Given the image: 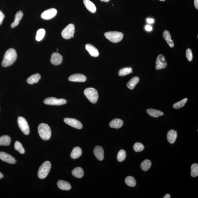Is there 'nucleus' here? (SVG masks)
<instances>
[{"label": "nucleus", "instance_id": "obj_8", "mask_svg": "<svg viewBox=\"0 0 198 198\" xmlns=\"http://www.w3.org/2000/svg\"><path fill=\"white\" fill-rule=\"evenodd\" d=\"M67 101L64 99H57L54 97L47 98L44 101V104L51 105H62L67 103Z\"/></svg>", "mask_w": 198, "mask_h": 198}, {"label": "nucleus", "instance_id": "obj_10", "mask_svg": "<svg viewBox=\"0 0 198 198\" xmlns=\"http://www.w3.org/2000/svg\"><path fill=\"white\" fill-rule=\"evenodd\" d=\"M64 122L67 125L73 128L81 129L83 128V125L81 122L76 119L66 118L64 119Z\"/></svg>", "mask_w": 198, "mask_h": 198}, {"label": "nucleus", "instance_id": "obj_9", "mask_svg": "<svg viewBox=\"0 0 198 198\" xmlns=\"http://www.w3.org/2000/svg\"><path fill=\"white\" fill-rule=\"evenodd\" d=\"M167 64L166 60L163 55H159L157 58L156 62V70H160L166 67Z\"/></svg>", "mask_w": 198, "mask_h": 198}, {"label": "nucleus", "instance_id": "obj_19", "mask_svg": "<svg viewBox=\"0 0 198 198\" xmlns=\"http://www.w3.org/2000/svg\"><path fill=\"white\" fill-rule=\"evenodd\" d=\"M58 187L64 191H69L71 188V186L70 183L63 180H59L57 182Z\"/></svg>", "mask_w": 198, "mask_h": 198}, {"label": "nucleus", "instance_id": "obj_7", "mask_svg": "<svg viewBox=\"0 0 198 198\" xmlns=\"http://www.w3.org/2000/svg\"><path fill=\"white\" fill-rule=\"evenodd\" d=\"M18 124L19 128L24 134L28 135L30 133V128L25 118L22 117H19L18 118Z\"/></svg>", "mask_w": 198, "mask_h": 198}, {"label": "nucleus", "instance_id": "obj_27", "mask_svg": "<svg viewBox=\"0 0 198 198\" xmlns=\"http://www.w3.org/2000/svg\"><path fill=\"white\" fill-rule=\"evenodd\" d=\"M72 174L75 177L79 178H82L84 175L83 170L81 167H76L72 171Z\"/></svg>", "mask_w": 198, "mask_h": 198}, {"label": "nucleus", "instance_id": "obj_30", "mask_svg": "<svg viewBox=\"0 0 198 198\" xmlns=\"http://www.w3.org/2000/svg\"><path fill=\"white\" fill-rule=\"evenodd\" d=\"M125 183L128 186L133 187L136 186V180L133 176H127L125 179Z\"/></svg>", "mask_w": 198, "mask_h": 198}, {"label": "nucleus", "instance_id": "obj_11", "mask_svg": "<svg viewBox=\"0 0 198 198\" xmlns=\"http://www.w3.org/2000/svg\"><path fill=\"white\" fill-rule=\"evenodd\" d=\"M57 12V10L55 8L47 10L42 13L41 16L42 18L44 20H50L55 16Z\"/></svg>", "mask_w": 198, "mask_h": 198}, {"label": "nucleus", "instance_id": "obj_38", "mask_svg": "<svg viewBox=\"0 0 198 198\" xmlns=\"http://www.w3.org/2000/svg\"><path fill=\"white\" fill-rule=\"evenodd\" d=\"M186 55L188 60L189 61V62H191V61L192 60L193 55L192 51H191V49H189V48H188V49L186 50Z\"/></svg>", "mask_w": 198, "mask_h": 198}, {"label": "nucleus", "instance_id": "obj_18", "mask_svg": "<svg viewBox=\"0 0 198 198\" xmlns=\"http://www.w3.org/2000/svg\"><path fill=\"white\" fill-rule=\"evenodd\" d=\"M163 37L164 39L166 41L167 44L170 47L173 48L174 46V41L171 39V35L168 30H165L163 32Z\"/></svg>", "mask_w": 198, "mask_h": 198}, {"label": "nucleus", "instance_id": "obj_24", "mask_svg": "<svg viewBox=\"0 0 198 198\" xmlns=\"http://www.w3.org/2000/svg\"><path fill=\"white\" fill-rule=\"evenodd\" d=\"M41 78V76L39 73H36L31 76L27 79V82L29 84L37 83Z\"/></svg>", "mask_w": 198, "mask_h": 198}, {"label": "nucleus", "instance_id": "obj_33", "mask_svg": "<svg viewBox=\"0 0 198 198\" xmlns=\"http://www.w3.org/2000/svg\"><path fill=\"white\" fill-rule=\"evenodd\" d=\"M126 157V152L124 150H121L118 153L117 156L119 162H122L125 160Z\"/></svg>", "mask_w": 198, "mask_h": 198}, {"label": "nucleus", "instance_id": "obj_31", "mask_svg": "<svg viewBox=\"0 0 198 198\" xmlns=\"http://www.w3.org/2000/svg\"><path fill=\"white\" fill-rule=\"evenodd\" d=\"M133 72L132 68L131 67H125L120 70L119 75L120 76H125Z\"/></svg>", "mask_w": 198, "mask_h": 198}, {"label": "nucleus", "instance_id": "obj_28", "mask_svg": "<svg viewBox=\"0 0 198 198\" xmlns=\"http://www.w3.org/2000/svg\"><path fill=\"white\" fill-rule=\"evenodd\" d=\"M11 138L8 136H4L0 137V145L7 146L11 143Z\"/></svg>", "mask_w": 198, "mask_h": 198}, {"label": "nucleus", "instance_id": "obj_1", "mask_svg": "<svg viewBox=\"0 0 198 198\" xmlns=\"http://www.w3.org/2000/svg\"><path fill=\"white\" fill-rule=\"evenodd\" d=\"M17 54L16 51L12 48H10L6 51L4 55L2 62L3 67H6L12 65L16 60Z\"/></svg>", "mask_w": 198, "mask_h": 198}, {"label": "nucleus", "instance_id": "obj_17", "mask_svg": "<svg viewBox=\"0 0 198 198\" xmlns=\"http://www.w3.org/2000/svg\"><path fill=\"white\" fill-rule=\"evenodd\" d=\"M177 137V131L174 130H171L167 134V139L168 142L173 144L175 142Z\"/></svg>", "mask_w": 198, "mask_h": 198}, {"label": "nucleus", "instance_id": "obj_45", "mask_svg": "<svg viewBox=\"0 0 198 198\" xmlns=\"http://www.w3.org/2000/svg\"><path fill=\"white\" fill-rule=\"evenodd\" d=\"M100 1H104V2H108V1H109L110 0H100Z\"/></svg>", "mask_w": 198, "mask_h": 198}, {"label": "nucleus", "instance_id": "obj_32", "mask_svg": "<svg viewBox=\"0 0 198 198\" xmlns=\"http://www.w3.org/2000/svg\"><path fill=\"white\" fill-rule=\"evenodd\" d=\"M45 34V30L44 29H40L38 30L36 33V41H41L44 37Z\"/></svg>", "mask_w": 198, "mask_h": 198}, {"label": "nucleus", "instance_id": "obj_25", "mask_svg": "<svg viewBox=\"0 0 198 198\" xmlns=\"http://www.w3.org/2000/svg\"><path fill=\"white\" fill-rule=\"evenodd\" d=\"M139 79L137 76L133 77L131 79L128 81L127 84V86L129 89L133 90L135 88L136 85L139 83Z\"/></svg>", "mask_w": 198, "mask_h": 198}, {"label": "nucleus", "instance_id": "obj_43", "mask_svg": "<svg viewBox=\"0 0 198 198\" xmlns=\"http://www.w3.org/2000/svg\"><path fill=\"white\" fill-rule=\"evenodd\" d=\"M164 198H170L171 196L170 194H165V196H164Z\"/></svg>", "mask_w": 198, "mask_h": 198}, {"label": "nucleus", "instance_id": "obj_40", "mask_svg": "<svg viewBox=\"0 0 198 198\" xmlns=\"http://www.w3.org/2000/svg\"><path fill=\"white\" fill-rule=\"evenodd\" d=\"M145 29L146 30L148 31H151L152 30V27L151 26L147 25L146 26Z\"/></svg>", "mask_w": 198, "mask_h": 198}, {"label": "nucleus", "instance_id": "obj_6", "mask_svg": "<svg viewBox=\"0 0 198 198\" xmlns=\"http://www.w3.org/2000/svg\"><path fill=\"white\" fill-rule=\"evenodd\" d=\"M75 32L74 25L72 24H70L62 30V36L65 39H70L72 37L74 38L73 35Z\"/></svg>", "mask_w": 198, "mask_h": 198}, {"label": "nucleus", "instance_id": "obj_3", "mask_svg": "<svg viewBox=\"0 0 198 198\" xmlns=\"http://www.w3.org/2000/svg\"><path fill=\"white\" fill-rule=\"evenodd\" d=\"M105 36L113 43H117L121 41L123 39L124 34L121 32L118 31H109L104 33Z\"/></svg>", "mask_w": 198, "mask_h": 198}, {"label": "nucleus", "instance_id": "obj_22", "mask_svg": "<svg viewBox=\"0 0 198 198\" xmlns=\"http://www.w3.org/2000/svg\"><path fill=\"white\" fill-rule=\"evenodd\" d=\"M146 112L151 117H155V118H157L160 116L164 115L163 113L161 111L152 108L147 109Z\"/></svg>", "mask_w": 198, "mask_h": 198}, {"label": "nucleus", "instance_id": "obj_2", "mask_svg": "<svg viewBox=\"0 0 198 198\" xmlns=\"http://www.w3.org/2000/svg\"><path fill=\"white\" fill-rule=\"evenodd\" d=\"M38 133L42 139L47 141L50 138L51 131L50 128L47 124L41 123L38 128Z\"/></svg>", "mask_w": 198, "mask_h": 198}, {"label": "nucleus", "instance_id": "obj_39", "mask_svg": "<svg viewBox=\"0 0 198 198\" xmlns=\"http://www.w3.org/2000/svg\"><path fill=\"white\" fill-rule=\"evenodd\" d=\"M5 15L1 10H0V25L2 23L3 21L4 20Z\"/></svg>", "mask_w": 198, "mask_h": 198}, {"label": "nucleus", "instance_id": "obj_21", "mask_svg": "<svg viewBox=\"0 0 198 198\" xmlns=\"http://www.w3.org/2000/svg\"><path fill=\"white\" fill-rule=\"evenodd\" d=\"M83 3L87 9L90 12L92 13L96 12V8L94 3L90 0H84Z\"/></svg>", "mask_w": 198, "mask_h": 198}, {"label": "nucleus", "instance_id": "obj_5", "mask_svg": "<svg viewBox=\"0 0 198 198\" xmlns=\"http://www.w3.org/2000/svg\"><path fill=\"white\" fill-rule=\"evenodd\" d=\"M84 94L90 102L93 104L97 102L99 99L98 91L93 88H88L84 90Z\"/></svg>", "mask_w": 198, "mask_h": 198}, {"label": "nucleus", "instance_id": "obj_23", "mask_svg": "<svg viewBox=\"0 0 198 198\" xmlns=\"http://www.w3.org/2000/svg\"><path fill=\"white\" fill-rule=\"evenodd\" d=\"M23 13L22 11H19L16 14L15 17V19L14 22L11 24V26L12 28H14L18 25L20 21L23 17Z\"/></svg>", "mask_w": 198, "mask_h": 198}, {"label": "nucleus", "instance_id": "obj_34", "mask_svg": "<svg viewBox=\"0 0 198 198\" xmlns=\"http://www.w3.org/2000/svg\"><path fill=\"white\" fill-rule=\"evenodd\" d=\"M188 101V99H182L181 101L174 104L173 105V107L174 108L179 109L183 107L185 105L187 101Z\"/></svg>", "mask_w": 198, "mask_h": 198}, {"label": "nucleus", "instance_id": "obj_4", "mask_svg": "<svg viewBox=\"0 0 198 198\" xmlns=\"http://www.w3.org/2000/svg\"><path fill=\"white\" fill-rule=\"evenodd\" d=\"M51 164L49 161H46L42 164L38 171V177L43 179L46 177L51 168Z\"/></svg>", "mask_w": 198, "mask_h": 198}, {"label": "nucleus", "instance_id": "obj_29", "mask_svg": "<svg viewBox=\"0 0 198 198\" xmlns=\"http://www.w3.org/2000/svg\"><path fill=\"white\" fill-rule=\"evenodd\" d=\"M152 165V162L149 160H145L143 161L141 164V167L142 170L146 171L150 168Z\"/></svg>", "mask_w": 198, "mask_h": 198}, {"label": "nucleus", "instance_id": "obj_46", "mask_svg": "<svg viewBox=\"0 0 198 198\" xmlns=\"http://www.w3.org/2000/svg\"><path fill=\"white\" fill-rule=\"evenodd\" d=\"M160 1H165V0H159Z\"/></svg>", "mask_w": 198, "mask_h": 198}, {"label": "nucleus", "instance_id": "obj_42", "mask_svg": "<svg viewBox=\"0 0 198 198\" xmlns=\"http://www.w3.org/2000/svg\"><path fill=\"white\" fill-rule=\"evenodd\" d=\"M148 23L149 24H152L154 22V20L152 19H148L147 20Z\"/></svg>", "mask_w": 198, "mask_h": 198}, {"label": "nucleus", "instance_id": "obj_41", "mask_svg": "<svg viewBox=\"0 0 198 198\" xmlns=\"http://www.w3.org/2000/svg\"><path fill=\"white\" fill-rule=\"evenodd\" d=\"M194 4L195 7L197 10L198 9V0H194Z\"/></svg>", "mask_w": 198, "mask_h": 198}, {"label": "nucleus", "instance_id": "obj_14", "mask_svg": "<svg viewBox=\"0 0 198 198\" xmlns=\"http://www.w3.org/2000/svg\"><path fill=\"white\" fill-rule=\"evenodd\" d=\"M63 57L58 53H54L51 56L50 62L54 65H60L62 62Z\"/></svg>", "mask_w": 198, "mask_h": 198}, {"label": "nucleus", "instance_id": "obj_44", "mask_svg": "<svg viewBox=\"0 0 198 198\" xmlns=\"http://www.w3.org/2000/svg\"><path fill=\"white\" fill-rule=\"evenodd\" d=\"M3 177H4V175H3L2 173L0 172V179H1V178H2Z\"/></svg>", "mask_w": 198, "mask_h": 198}, {"label": "nucleus", "instance_id": "obj_12", "mask_svg": "<svg viewBox=\"0 0 198 198\" xmlns=\"http://www.w3.org/2000/svg\"><path fill=\"white\" fill-rule=\"evenodd\" d=\"M0 159L4 162L11 164L16 163V161L10 154L4 152H0Z\"/></svg>", "mask_w": 198, "mask_h": 198}, {"label": "nucleus", "instance_id": "obj_16", "mask_svg": "<svg viewBox=\"0 0 198 198\" xmlns=\"http://www.w3.org/2000/svg\"><path fill=\"white\" fill-rule=\"evenodd\" d=\"M86 49L89 52L90 55L93 57H97L99 55V52L98 50L95 46L90 44L86 45Z\"/></svg>", "mask_w": 198, "mask_h": 198}, {"label": "nucleus", "instance_id": "obj_15", "mask_svg": "<svg viewBox=\"0 0 198 198\" xmlns=\"http://www.w3.org/2000/svg\"><path fill=\"white\" fill-rule=\"evenodd\" d=\"M94 154L98 160L102 161L104 157V151L102 147L97 146L95 147L94 149Z\"/></svg>", "mask_w": 198, "mask_h": 198}, {"label": "nucleus", "instance_id": "obj_20", "mask_svg": "<svg viewBox=\"0 0 198 198\" xmlns=\"http://www.w3.org/2000/svg\"><path fill=\"white\" fill-rule=\"evenodd\" d=\"M123 125V121L119 119L113 120L109 123V126L112 128L119 129L122 128Z\"/></svg>", "mask_w": 198, "mask_h": 198}, {"label": "nucleus", "instance_id": "obj_13", "mask_svg": "<svg viewBox=\"0 0 198 198\" xmlns=\"http://www.w3.org/2000/svg\"><path fill=\"white\" fill-rule=\"evenodd\" d=\"M86 80L87 78L85 75L79 73L71 75L68 78L69 81L79 82H86Z\"/></svg>", "mask_w": 198, "mask_h": 198}, {"label": "nucleus", "instance_id": "obj_26", "mask_svg": "<svg viewBox=\"0 0 198 198\" xmlns=\"http://www.w3.org/2000/svg\"><path fill=\"white\" fill-rule=\"evenodd\" d=\"M82 151L80 147H76L72 150L70 154L71 157L73 159H77L82 155Z\"/></svg>", "mask_w": 198, "mask_h": 198}, {"label": "nucleus", "instance_id": "obj_37", "mask_svg": "<svg viewBox=\"0 0 198 198\" xmlns=\"http://www.w3.org/2000/svg\"><path fill=\"white\" fill-rule=\"evenodd\" d=\"M133 148L135 152H139L144 150L145 147L144 145L141 143L137 142L133 145Z\"/></svg>", "mask_w": 198, "mask_h": 198}, {"label": "nucleus", "instance_id": "obj_35", "mask_svg": "<svg viewBox=\"0 0 198 198\" xmlns=\"http://www.w3.org/2000/svg\"><path fill=\"white\" fill-rule=\"evenodd\" d=\"M191 175L193 177H196L198 175V165L197 164H193L191 166Z\"/></svg>", "mask_w": 198, "mask_h": 198}, {"label": "nucleus", "instance_id": "obj_36", "mask_svg": "<svg viewBox=\"0 0 198 198\" xmlns=\"http://www.w3.org/2000/svg\"><path fill=\"white\" fill-rule=\"evenodd\" d=\"M14 148L21 154H24L25 151L22 145L19 142L16 141L14 144Z\"/></svg>", "mask_w": 198, "mask_h": 198}]
</instances>
